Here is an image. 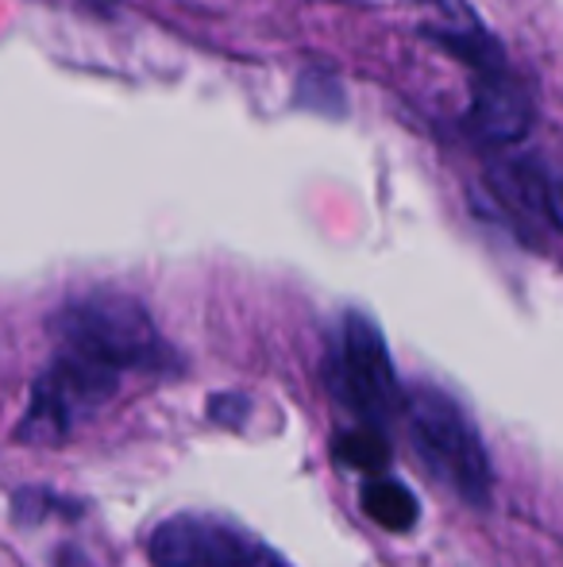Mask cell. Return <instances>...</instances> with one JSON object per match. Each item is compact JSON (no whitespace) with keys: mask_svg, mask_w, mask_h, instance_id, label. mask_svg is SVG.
Wrapping results in <instances>:
<instances>
[{"mask_svg":"<svg viewBox=\"0 0 563 567\" xmlns=\"http://www.w3.org/2000/svg\"><path fill=\"white\" fill-rule=\"evenodd\" d=\"M54 348L70 355L93 359L108 367L121 379L143 374V379H163L181 371L178 351L158 332L150 309L124 290H85L66 298L46 321Z\"/></svg>","mask_w":563,"mask_h":567,"instance_id":"6da1fadb","label":"cell"},{"mask_svg":"<svg viewBox=\"0 0 563 567\" xmlns=\"http://www.w3.org/2000/svg\"><path fill=\"white\" fill-rule=\"evenodd\" d=\"M321 379L336 410H344L352 425L390 433V425L406 410V386L398 382L386 332L363 309H344L332 324Z\"/></svg>","mask_w":563,"mask_h":567,"instance_id":"7a4b0ae2","label":"cell"},{"mask_svg":"<svg viewBox=\"0 0 563 567\" xmlns=\"http://www.w3.org/2000/svg\"><path fill=\"white\" fill-rule=\"evenodd\" d=\"M402 421H406L409 449L436 483L448 486L467 506H490V494H494L490 452L471 413L448 390L432 386V382H417L414 390H406Z\"/></svg>","mask_w":563,"mask_h":567,"instance_id":"3957f363","label":"cell"},{"mask_svg":"<svg viewBox=\"0 0 563 567\" xmlns=\"http://www.w3.org/2000/svg\"><path fill=\"white\" fill-rule=\"evenodd\" d=\"M128 379H121L108 367L93 363V359L70 355L59 351L46 359V367L31 382L28 405H23L20 421L12 429L15 444H62L93 417L101 413Z\"/></svg>","mask_w":563,"mask_h":567,"instance_id":"277c9868","label":"cell"},{"mask_svg":"<svg viewBox=\"0 0 563 567\" xmlns=\"http://www.w3.org/2000/svg\"><path fill=\"white\" fill-rule=\"evenodd\" d=\"M143 553L150 567H293L290 556L248 525L209 509L163 517L143 540Z\"/></svg>","mask_w":563,"mask_h":567,"instance_id":"5b68a950","label":"cell"},{"mask_svg":"<svg viewBox=\"0 0 563 567\" xmlns=\"http://www.w3.org/2000/svg\"><path fill=\"white\" fill-rule=\"evenodd\" d=\"M490 186L513 217L563 231V166L533 155L505 158L490 166Z\"/></svg>","mask_w":563,"mask_h":567,"instance_id":"8992f818","label":"cell"},{"mask_svg":"<svg viewBox=\"0 0 563 567\" xmlns=\"http://www.w3.org/2000/svg\"><path fill=\"white\" fill-rule=\"evenodd\" d=\"M533 127V101L518 85L510 70L479 74L471 85V109H467V132L487 147H513Z\"/></svg>","mask_w":563,"mask_h":567,"instance_id":"52a82bcc","label":"cell"},{"mask_svg":"<svg viewBox=\"0 0 563 567\" xmlns=\"http://www.w3.org/2000/svg\"><path fill=\"white\" fill-rule=\"evenodd\" d=\"M359 506H363V514L386 533H409L421 522V502H417V494L409 491L402 478H390V475L367 478L359 491Z\"/></svg>","mask_w":563,"mask_h":567,"instance_id":"ba28073f","label":"cell"},{"mask_svg":"<svg viewBox=\"0 0 563 567\" xmlns=\"http://www.w3.org/2000/svg\"><path fill=\"white\" fill-rule=\"evenodd\" d=\"M332 455H336L344 467L363 471L367 478L386 475L394 460V444L390 433H378V429H363V425H347L332 436Z\"/></svg>","mask_w":563,"mask_h":567,"instance_id":"9c48e42d","label":"cell"},{"mask_svg":"<svg viewBox=\"0 0 563 567\" xmlns=\"http://www.w3.org/2000/svg\"><path fill=\"white\" fill-rule=\"evenodd\" d=\"M240 410H248V398H240V394L209 398V421H217V425L240 429Z\"/></svg>","mask_w":563,"mask_h":567,"instance_id":"30bf717a","label":"cell"}]
</instances>
